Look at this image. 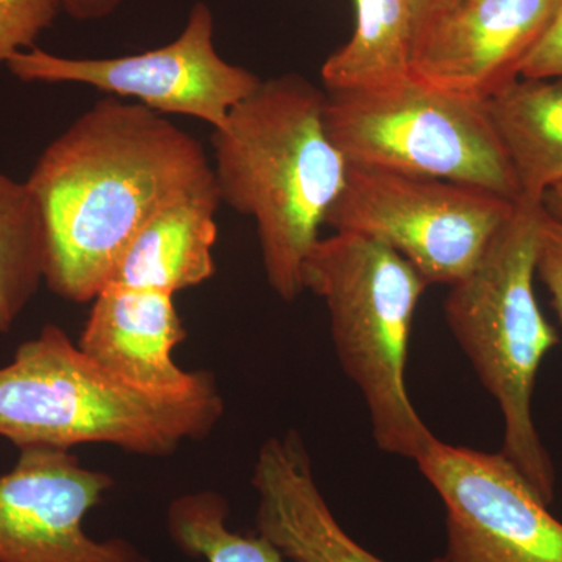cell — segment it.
Segmentation results:
<instances>
[{"label":"cell","instance_id":"13","mask_svg":"<svg viewBox=\"0 0 562 562\" xmlns=\"http://www.w3.org/2000/svg\"><path fill=\"white\" fill-rule=\"evenodd\" d=\"M176 295L109 283L92 301L79 347L111 372L147 391L177 394L201 382L173 350L187 339Z\"/></svg>","mask_w":562,"mask_h":562},{"label":"cell","instance_id":"11","mask_svg":"<svg viewBox=\"0 0 562 562\" xmlns=\"http://www.w3.org/2000/svg\"><path fill=\"white\" fill-rule=\"evenodd\" d=\"M560 0H453L414 36L412 79L484 102L519 79Z\"/></svg>","mask_w":562,"mask_h":562},{"label":"cell","instance_id":"1","mask_svg":"<svg viewBox=\"0 0 562 562\" xmlns=\"http://www.w3.org/2000/svg\"><path fill=\"white\" fill-rule=\"evenodd\" d=\"M25 183L43 220L44 283L87 303L151 217L216 181L201 140L110 95L52 140Z\"/></svg>","mask_w":562,"mask_h":562},{"label":"cell","instance_id":"24","mask_svg":"<svg viewBox=\"0 0 562 562\" xmlns=\"http://www.w3.org/2000/svg\"><path fill=\"white\" fill-rule=\"evenodd\" d=\"M542 206L549 216L562 222V183L547 191L542 199Z\"/></svg>","mask_w":562,"mask_h":562},{"label":"cell","instance_id":"9","mask_svg":"<svg viewBox=\"0 0 562 562\" xmlns=\"http://www.w3.org/2000/svg\"><path fill=\"white\" fill-rule=\"evenodd\" d=\"M446 506L447 562H562V522L502 452L436 439L416 460Z\"/></svg>","mask_w":562,"mask_h":562},{"label":"cell","instance_id":"7","mask_svg":"<svg viewBox=\"0 0 562 562\" xmlns=\"http://www.w3.org/2000/svg\"><path fill=\"white\" fill-rule=\"evenodd\" d=\"M516 203L471 184L350 168L325 225L390 247L428 286L464 279Z\"/></svg>","mask_w":562,"mask_h":562},{"label":"cell","instance_id":"4","mask_svg":"<svg viewBox=\"0 0 562 562\" xmlns=\"http://www.w3.org/2000/svg\"><path fill=\"white\" fill-rule=\"evenodd\" d=\"M543 213L542 203L517 202L479 265L450 286L443 313L484 390L501 408V452L552 505L557 475L531 406L543 358L560 342L535 294Z\"/></svg>","mask_w":562,"mask_h":562},{"label":"cell","instance_id":"20","mask_svg":"<svg viewBox=\"0 0 562 562\" xmlns=\"http://www.w3.org/2000/svg\"><path fill=\"white\" fill-rule=\"evenodd\" d=\"M536 276L549 291L554 312L562 324V222L547 213H543L539 236Z\"/></svg>","mask_w":562,"mask_h":562},{"label":"cell","instance_id":"15","mask_svg":"<svg viewBox=\"0 0 562 562\" xmlns=\"http://www.w3.org/2000/svg\"><path fill=\"white\" fill-rule=\"evenodd\" d=\"M519 184V201L542 203L562 183V79L519 77L483 102Z\"/></svg>","mask_w":562,"mask_h":562},{"label":"cell","instance_id":"6","mask_svg":"<svg viewBox=\"0 0 562 562\" xmlns=\"http://www.w3.org/2000/svg\"><path fill=\"white\" fill-rule=\"evenodd\" d=\"M325 95V128L350 168L457 181L519 202L512 162L482 102L413 79Z\"/></svg>","mask_w":562,"mask_h":562},{"label":"cell","instance_id":"14","mask_svg":"<svg viewBox=\"0 0 562 562\" xmlns=\"http://www.w3.org/2000/svg\"><path fill=\"white\" fill-rule=\"evenodd\" d=\"M216 184L194 192L151 217L121 255L109 283L176 295L216 273Z\"/></svg>","mask_w":562,"mask_h":562},{"label":"cell","instance_id":"16","mask_svg":"<svg viewBox=\"0 0 562 562\" xmlns=\"http://www.w3.org/2000/svg\"><path fill=\"white\" fill-rule=\"evenodd\" d=\"M357 25L322 66L327 94L386 90L412 79L414 25L408 0H355Z\"/></svg>","mask_w":562,"mask_h":562},{"label":"cell","instance_id":"23","mask_svg":"<svg viewBox=\"0 0 562 562\" xmlns=\"http://www.w3.org/2000/svg\"><path fill=\"white\" fill-rule=\"evenodd\" d=\"M452 2L453 0H408L409 10H412L414 36L424 25H427L432 18L438 16Z\"/></svg>","mask_w":562,"mask_h":562},{"label":"cell","instance_id":"3","mask_svg":"<svg viewBox=\"0 0 562 562\" xmlns=\"http://www.w3.org/2000/svg\"><path fill=\"white\" fill-rule=\"evenodd\" d=\"M222 416L211 373L177 394L147 391L85 353L57 325L21 344L0 368V438L20 450L105 443L166 457L206 438Z\"/></svg>","mask_w":562,"mask_h":562},{"label":"cell","instance_id":"21","mask_svg":"<svg viewBox=\"0 0 562 562\" xmlns=\"http://www.w3.org/2000/svg\"><path fill=\"white\" fill-rule=\"evenodd\" d=\"M520 77L528 79H562V0L549 27L520 69Z\"/></svg>","mask_w":562,"mask_h":562},{"label":"cell","instance_id":"17","mask_svg":"<svg viewBox=\"0 0 562 562\" xmlns=\"http://www.w3.org/2000/svg\"><path fill=\"white\" fill-rule=\"evenodd\" d=\"M46 238L25 181L0 172V333L9 331L44 283Z\"/></svg>","mask_w":562,"mask_h":562},{"label":"cell","instance_id":"19","mask_svg":"<svg viewBox=\"0 0 562 562\" xmlns=\"http://www.w3.org/2000/svg\"><path fill=\"white\" fill-rule=\"evenodd\" d=\"M60 9L58 0H0V66L18 52L36 47Z\"/></svg>","mask_w":562,"mask_h":562},{"label":"cell","instance_id":"22","mask_svg":"<svg viewBox=\"0 0 562 562\" xmlns=\"http://www.w3.org/2000/svg\"><path fill=\"white\" fill-rule=\"evenodd\" d=\"M61 9L79 21H94L109 16L122 0H58Z\"/></svg>","mask_w":562,"mask_h":562},{"label":"cell","instance_id":"18","mask_svg":"<svg viewBox=\"0 0 562 562\" xmlns=\"http://www.w3.org/2000/svg\"><path fill=\"white\" fill-rule=\"evenodd\" d=\"M228 516V503L217 492H190L169 506V536L181 552L205 562H286L262 536L232 531Z\"/></svg>","mask_w":562,"mask_h":562},{"label":"cell","instance_id":"5","mask_svg":"<svg viewBox=\"0 0 562 562\" xmlns=\"http://www.w3.org/2000/svg\"><path fill=\"white\" fill-rule=\"evenodd\" d=\"M303 286L327 305L336 355L364 398L376 447L416 461L438 439L406 387L414 316L427 281L384 244L335 232L310 251Z\"/></svg>","mask_w":562,"mask_h":562},{"label":"cell","instance_id":"8","mask_svg":"<svg viewBox=\"0 0 562 562\" xmlns=\"http://www.w3.org/2000/svg\"><path fill=\"white\" fill-rule=\"evenodd\" d=\"M7 68L22 81L87 85L114 98L135 99L162 116L194 117L213 131L261 83L251 70L221 57L213 11L203 2L192 7L180 35L158 49L127 57L68 58L33 47L13 55Z\"/></svg>","mask_w":562,"mask_h":562},{"label":"cell","instance_id":"10","mask_svg":"<svg viewBox=\"0 0 562 562\" xmlns=\"http://www.w3.org/2000/svg\"><path fill=\"white\" fill-rule=\"evenodd\" d=\"M0 475V562H150L135 543L95 539L85 519L113 490L110 473L70 450L29 447Z\"/></svg>","mask_w":562,"mask_h":562},{"label":"cell","instance_id":"12","mask_svg":"<svg viewBox=\"0 0 562 562\" xmlns=\"http://www.w3.org/2000/svg\"><path fill=\"white\" fill-rule=\"evenodd\" d=\"M258 495L257 531L294 562H386L366 550L333 516L317 486L301 436L268 439L251 476ZM427 562H447L435 558Z\"/></svg>","mask_w":562,"mask_h":562},{"label":"cell","instance_id":"2","mask_svg":"<svg viewBox=\"0 0 562 562\" xmlns=\"http://www.w3.org/2000/svg\"><path fill=\"white\" fill-rule=\"evenodd\" d=\"M325 102L297 74L261 80L211 138L221 203L257 224L266 279L284 302L305 291L303 266L349 172L325 128Z\"/></svg>","mask_w":562,"mask_h":562}]
</instances>
